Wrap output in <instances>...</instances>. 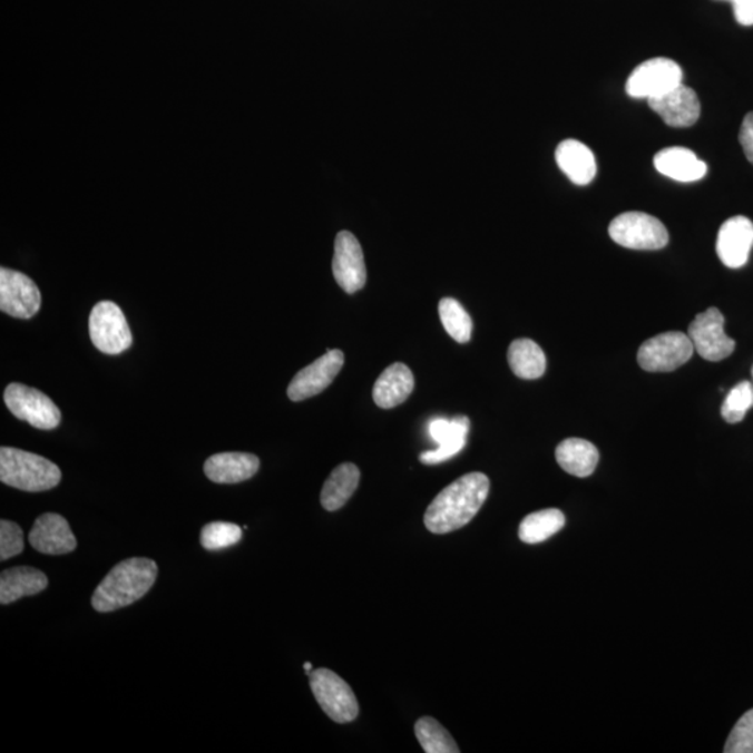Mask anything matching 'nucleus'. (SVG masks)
Here are the masks:
<instances>
[{
    "label": "nucleus",
    "mask_w": 753,
    "mask_h": 753,
    "mask_svg": "<svg viewBox=\"0 0 753 753\" xmlns=\"http://www.w3.org/2000/svg\"><path fill=\"white\" fill-rule=\"evenodd\" d=\"M490 480L485 473L462 476L431 501L424 525L431 534L447 535L467 526L489 497Z\"/></svg>",
    "instance_id": "1"
},
{
    "label": "nucleus",
    "mask_w": 753,
    "mask_h": 753,
    "mask_svg": "<svg viewBox=\"0 0 753 753\" xmlns=\"http://www.w3.org/2000/svg\"><path fill=\"white\" fill-rule=\"evenodd\" d=\"M158 577V565L149 558H127L115 565L94 591L91 606L110 613L133 605L146 596Z\"/></svg>",
    "instance_id": "2"
},
{
    "label": "nucleus",
    "mask_w": 753,
    "mask_h": 753,
    "mask_svg": "<svg viewBox=\"0 0 753 753\" xmlns=\"http://www.w3.org/2000/svg\"><path fill=\"white\" fill-rule=\"evenodd\" d=\"M0 480L3 485L29 492L55 489L62 480L58 464L37 453L0 448Z\"/></svg>",
    "instance_id": "3"
},
{
    "label": "nucleus",
    "mask_w": 753,
    "mask_h": 753,
    "mask_svg": "<svg viewBox=\"0 0 753 753\" xmlns=\"http://www.w3.org/2000/svg\"><path fill=\"white\" fill-rule=\"evenodd\" d=\"M310 688L332 722L346 724L356 720L359 714L356 695L340 675L329 668L313 669L310 673Z\"/></svg>",
    "instance_id": "4"
},
{
    "label": "nucleus",
    "mask_w": 753,
    "mask_h": 753,
    "mask_svg": "<svg viewBox=\"0 0 753 753\" xmlns=\"http://www.w3.org/2000/svg\"><path fill=\"white\" fill-rule=\"evenodd\" d=\"M608 234L617 245L633 251H661L668 243V232L662 221L638 212L618 215L612 221Z\"/></svg>",
    "instance_id": "5"
},
{
    "label": "nucleus",
    "mask_w": 753,
    "mask_h": 753,
    "mask_svg": "<svg viewBox=\"0 0 753 753\" xmlns=\"http://www.w3.org/2000/svg\"><path fill=\"white\" fill-rule=\"evenodd\" d=\"M694 343L679 331L663 332L642 343L638 363L651 373H668L684 365L694 354Z\"/></svg>",
    "instance_id": "6"
},
{
    "label": "nucleus",
    "mask_w": 753,
    "mask_h": 753,
    "mask_svg": "<svg viewBox=\"0 0 753 753\" xmlns=\"http://www.w3.org/2000/svg\"><path fill=\"white\" fill-rule=\"evenodd\" d=\"M94 346L105 354H120L131 346L133 336L124 312L109 301L94 306L88 320Z\"/></svg>",
    "instance_id": "7"
},
{
    "label": "nucleus",
    "mask_w": 753,
    "mask_h": 753,
    "mask_svg": "<svg viewBox=\"0 0 753 753\" xmlns=\"http://www.w3.org/2000/svg\"><path fill=\"white\" fill-rule=\"evenodd\" d=\"M4 403L16 418L40 430L57 429L62 413L55 402L43 392L13 383L4 390Z\"/></svg>",
    "instance_id": "8"
},
{
    "label": "nucleus",
    "mask_w": 753,
    "mask_h": 753,
    "mask_svg": "<svg viewBox=\"0 0 753 753\" xmlns=\"http://www.w3.org/2000/svg\"><path fill=\"white\" fill-rule=\"evenodd\" d=\"M683 85V70L674 60L655 58L645 60L628 77L625 90L629 97L652 99L664 96Z\"/></svg>",
    "instance_id": "9"
},
{
    "label": "nucleus",
    "mask_w": 753,
    "mask_h": 753,
    "mask_svg": "<svg viewBox=\"0 0 753 753\" xmlns=\"http://www.w3.org/2000/svg\"><path fill=\"white\" fill-rule=\"evenodd\" d=\"M41 292L36 282L20 271L0 268V310L10 317L29 320L40 312Z\"/></svg>",
    "instance_id": "10"
},
{
    "label": "nucleus",
    "mask_w": 753,
    "mask_h": 753,
    "mask_svg": "<svg viewBox=\"0 0 753 753\" xmlns=\"http://www.w3.org/2000/svg\"><path fill=\"white\" fill-rule=\"evenodd\" d=\"M724 315L716 307L697 314L690 324L688 336L695 351L708 362H720L734 352L735 341L725 335Z\"/></svg>",
    "instance_id": "11"
},
{
    "label": "nucleus",
    "mask_w": 753,
    "mask_h": 753,
    "mask_svg": "<svg viewBox=\"0 0 753 753\" xmlns=\"http://www.w3.org/2000/svg\"><path fill=\"white\" fill-rule=\"evenodd\" d=\"M345 363V354L340 349H332L312 364L299 371L287 387V397L293 402H302L319 395L329 389Z\"/></svg>",
    "instance_id": "12"
},
{
    "label": "nucleus",
    "mask_w": 753,
    "mask_h": 753,
    "mask_svg": "<svg viewBox=\"0 0 753 753\" xmlns=\"http://www.w3.org/2000/svg\"><path fill=\"white\" fill-rule=\"evenodd\" d=\"M332 271L336 284L352 295L363 290L368 281L362 246L351 232L342 231L336 235Z\"/></svg>",
    "instance_id": "13"
},
{
    "label": "nucleus",
    "mask_w": 753,
    "mask_h": 753,
    "mask_svg": "<svg viewBox=\"0 0 753 753\" xmlns=\"http://www.w3.org/2000/svg\"><path fill=\"white\" fill-rule=\"evenodd\" d=\"M470 429L468 417H456L452 419L437 418L429 424L431 440L439 444L433 451L420 453V462L424 464H437L448 461L467 446V437Z\"/></svg>",
    "instance_id": "14"
},
{
    "label": "nucleus",
    "mask_w": 753,
    "mask_h": 753,
    "mask_svg": "<svg viewBox=\"0 0 753 753\" xmlns=\"http://www.w3.org/2000/svg\"><path fill=\"white\" fill-rule=\"evenodd\" d=\"M753 247V224L746 217H733L718 231L716 251L725 267L741 268L750 260Z\"/></svg>",
    "instance_id": "15"
},
{
    "label": "nucleus",
    "mask_w": 753,
    "mask_h": 753,
    "mask_svg": "<svg viewBox=\"0 0 753 753\" xmlns=\"http://www.w3.org/2000/svg\"><path fill=\"white\" fill-rule=\"evenodd\" d=\"M35 550L49 556H62L76 550L77 540L62 515L48 512L36 519L29 535Z\"/></svg>",
    "instance_id": "16"
},
{
    "label": "nucleus",
    "mask_w": 753,
    "mask_h": 753,
    "mask_svg": "<svg viewBox=\"0 0 753 753\" xmlns=\"http://www.w3.org/2000/svg\"><path fill=\"white\" fill-rule=\"evenodd\" d=\"M652 110L662 116L664 124L672 127L694 126L701 116V102L696 92L681 85L664 96L647 99Z\"/></svg>",
    "instance_id": "17"
},
{
    "label": "nucleus",
    "mask_w": 753,
    "mask_h": 753,
    "mask_svg": "<svg viewBox=\"0 0 753 753\" xmlns=\"http://www.w3.org/2000/svg\"><path fill=\"white\" fill-rule=\"evenodd\" d=\"M260 459L247 452H221L204 463V473L214 483L235 485L252 479L258 472Z\"/></svg>",
    "instance_id": "18"
},
{
    "label": "nucleus",
    "mask_w": 753,
    "mask_h": 753,
    "mask_svg": "<svg viewBox=\"0 0 753 753\" xmlns=\"http://www.w3.org/2000/svg\"><path fill=\"white\" fill-rule=\"evenodd\" d=\"M414 389L412 370L403 363L391 364L375 381L373 400L381 409H392L405 402Z\"/></svg>",
    "instance_id": "19"
},
{
    "label": "nucleus",
    "mask_w": 753,
    "mask_h": 753,
    "mask_svg": "<svg viewBox=\"0 0 753 753\" xmlns=\"http://www.w3.org/2000/svg\"><path fill=\"white\" fill-rule=\"evenodd\" d=\"M559 169L578 186L589 185L595 179L597 166L594 153L584 143L568 138L556 149Z\"/></svg>",
    "instance_id": "20"
},
{
    "label": "nucleus",
    "mask_w": 753,
    "mask_h": 753,
    "mask_svg": "<svg viewBox=\"0 0 753 753\" xmlns=\"http://www.w3.org/2000/svg\"><path fill=\"white\" fill-rule=\"evenodd\" d=\"M655 168L669 179L683 183L701 180L707 172V165L684 147L662 149L656 154Z\"/></svg>",
    "instance_id": "21"
},
{
    "label": "nucleus",
    "mask_w": 753,
    "mask_h": 753,
    "mask_svg": "<svg viewBox=\"0 0 753 753\" xmlns=\"http://www.w3.org/2000/svg\"><path fill=\"white\" fill-rule=\"evenodd\" d=\"M47 588L48 577L40 569L9 568L0 575V605H12L21 597L36 596Z\"/></svg>",
    "instance_id": "22"
},
{
    "label": "nucleus",
    "mask_w": 753,
    "mask_h": 753,
    "mask_svg": "<svg viewBox=\"0 0 753 753\" xmlns=\"http://www.w3.org/2000/svg\"><path fill=\"white\" fill-rule=\"evenodd\" d=\"M556 458L565 472L584 479L595 472L600 456L591 442L583 439H568L557 447Z\"/></svg>",
    "instance_id": "23"
},
{
    "label": "nucleus",
    "mask_w": 753,
    "mask_h": 753,
    "mask_svg": "<svg viewBox=\"0 0 753 753\" xmlns=\"http://www.w3.org/2000/svg\"><path fill=\"white\" fill-rule=\"evenodd\" d=\"M360 481V470L356 464L342 463L332 470L321 491V506L326 511L334 512L351 500Z\"/></svg>",
    "instance_id": "24"
},
{
    "label": "nucleus",
    "mask_w": 753,
    "mask_h": 753,
    "mask_svg": "<svg viewBox=\"0 0 753 753\" xmlns=\"http://www.w3.org/2000/svg\"><path fill=\"white\" fill-rule=\"evenodd\" d=\"M509 368L515 375L524 380H537L545 374L547 368L546 354L535 341L515 340L508 349Z\"/></svg>",
    "instance_id": "25"
},
{
    "label": "nucleus",
    "mask_w": 753,
    "mask_h": 753,
    "mask_svg": "<svg viewBox=\"0 0 753 753\" xmlns=\"http://www.w3.org/2000/svg\"><path fill=\"white\" fill-rule=\"evenodd\" d=\"M565 526V515L559 509H542L528 515L519 525V539L526 545H539L550 539Z\"/></svg>",
    "instance_id": "26"
},
{
    "label": "nucleus",
    "mask_w": 753,
    "mask_h": 753,
    "mask_svg": "<svg viewBox=\"0 0 753 753\" xmlns=\"http://www.w3.org/2000/svg\"><path fill=\"white\" fill-rule=\"evenodd\" d=\"M414 734L423 751L428 753H459L456 740L436 718L424 716L414 725Z\"/></svg>",
    "instance_id": "27"
},
{
    "label": "nucleus",
    "mask_w": 753,
    "mask_h": 753,
    "mask_svg": "<svg viewBox=\"0 0 753 753\" xmlns=\"http://www.w3.org/2000/svg\"><path fill=\"white\" fill-rule=\"evenodd\" d=\"M439 313L448 335L458 343H467L472 338L473 321L462 304L452 297L441 299Z\"/></svg>",
    "instance_id": "28"
},
{
    "label": "nucleus",
    "mask_w": 753,
    "mask_h": 753,
    "mask_svg": "<svg viewBox=\"0 0 753 753\" xmlns=\"http://www.w3.org/2000/svg\"><path fill=\"white\" fill-rule=\"evenodd\" d=\"M241 526L231 522H209L202 529L201 542L208 551L224 550L242 540Z\"/></svg>",
    "instance_id": "29"
},
{
    "label": "nucleus",
    "mask_w": 753,
    "mask_h": 753,
    "mask_svg": "<svg viewBox=\"0 0 753 753\" xmlns=\"http://www.w3.org/2000/svg\"><path fill=\"white\" fill-rule=\"evenodd\" d=\"M753 407V385L750 381L736 384L725 397L722 407V417L725 422L735 424L742 422L745 414Z\"/></svg>",
    "instance_id": "30"
},
{
    "label": "nucleus",
    "mask_w": 753,
    "mask_h": 753,
    "mask_svg": "<svg viewBox=\"0 0 753 753\" xmlns=\"http://www.w3.org/2000/svg\"><path fill=\"white\" fill-rule=\"evenodd\" d=\"M725 753H753V708L734 725L724 746Z\"/></svg>",
    "instance_id": "31"
},
{
    "label": "nucleus",
    "mask_w": 753,
    "mask_h": 753,
    "mask_svg": "<svg viewBox=\"0 0 753 753\" xmlns=\"http://www.w3.org/2000/svg\"><path fill=\"white\" fill-rule=\"evenodd\" d=\"M25 550L23 529L12 520L0 522V561L19 556Z\"/></svg>",
    "instance_id": "32"
},
{
    "label": "nucleus",
    "mask_w": 753,
    "mask_h": 753,
    "mask_svg": "<svg viewBox=\"0 0 753 753\" xmlns=\"http://www.w3.org/2000/svg\"><path fill=\"white\" fill-rule=\"evenodd\" d=\"M740 144L745 157L753 165V113L745 116L740 130Z\"/></svg>",
    "instance_id": "33"
},
{
    "label": "nucleus",
    "mask_w": 753,
    "mask_h": 753,
    "mask_svg": "<svg viewBox=\"0 0 753 753\" xmlns=\"http://www.w3.org/2000/svg\"><path fill=\"white\" fill-rule=\"evenodd\" d=\"M733 3L735 20L739 25L753 26V0H725Z\"/></svg>",
    "instance_id": "34"
},
{
    "label": "nucleus",
    "mask_w": 753,
    "mask_h": 753,
    "mask_svg": "<svg viewBox=\"0 0 753 753\" xmlns=\"http://www.w3.org/2000/svg\"><path fill=\"white\" fill-rule=\"evenodd\" d=\"M303 667H304V673H306L307 675H310V673L313 672L312 663L306 662V663H304Z\"/></svg>",
    "instance_id": "35"
},
{
    "label": "nucleus",
    "mask_w": 753,
    "mask_h": 753,
    "mask_svg": "<svg viewBox=\"0 0 753 753\" xmlns=\"http://www.w3.org/2000/svg\"><path fill=\"white\" fill-rule=\"evenodd\" d=\"M752 375H753V368H752Z\"/></svg>",
    "instance_id": "36"
}]
</instances>
